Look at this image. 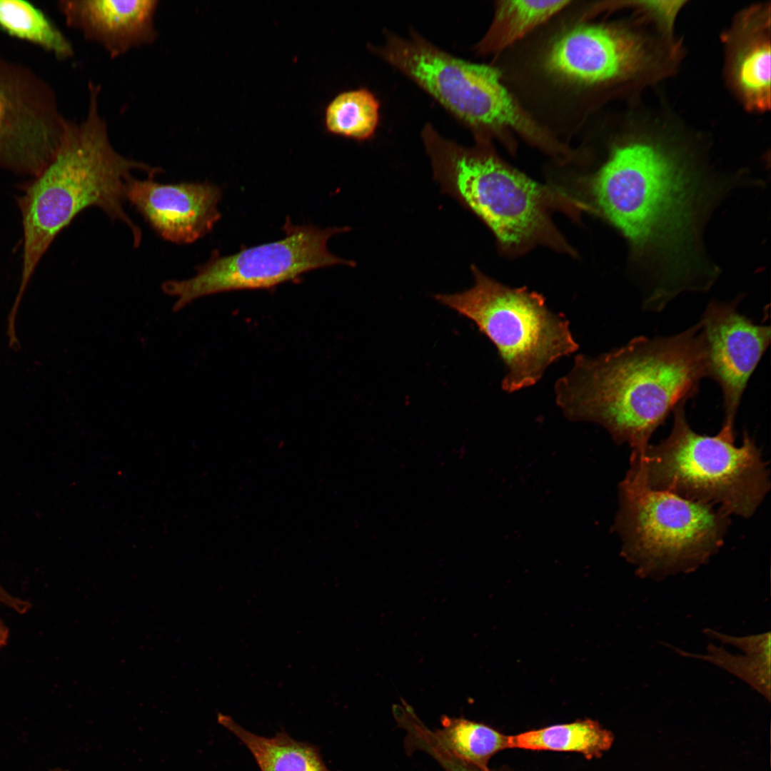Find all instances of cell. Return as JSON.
I'll list each match as a JSON object with an SVG mask.
<instances>
[{
    "mask_svg": "<svg viewBox=\"0 0 771 771\" xmlns=\"http://www.w3.org/2000/svg\"><path fill=\"white\" fill-rule=\"evenodd\" d=\"M742 174L721 176L647 141L615 144L588 178L595 211L627 240L643 284V308L662 311L685 291H707L720 275L707 255L704 229Z\"/></svg>",
    "mask_w": 771,
    "mask_h": 771,
    "instance_id": "6da1fadb",
    "label": "cell"
},
{
    "mask_svg": "<svg viewBox=\"0 0 771 771\" xmlns=\"http://www.w3.org/2000/svg\"><path fill=\"white\" fill-rule=\"evenodd\" d=\"M707 377L700 323L676 335L638 336L596 357L575 356L555 384V401L573 421L598 423L641 455L675 408L697 395Z\"/></svg>",
    "mask_w": 771,
    "mask_h": 771,
    "instance_id": "7a4b0ae2",
    "label": "cell"
},
{
    "mask_svg": "<svg viewBox=\"0 0 771 771\" xmlns=\"http://www.w3.org/2000/svg\"><path fill=\"white\" fill-rule=\"evenodd\" d=\"M100 86L89 84V107L80 124L71 121L67 134L49 164L24 184L16 201L23 231L21 281L14 305L19 307L42 257L59 233L89 207L103 211L130 230L133 245L141 241L140 227L124 204L133 171L154 178L163 171L128 158L113 147L99 111Z\"/></svg>",
    "mask_w": 771,
    "mask_h": 771,
    "instance_id": "3957f363",
    "label": "cell"
},
{
    "mask_svg": "<svg viewBox=\"0 0 771 771\" xmlns=\"http://www.w3.org/2000/svg\"><path fill=\"white\" fill-rule=\"evenodd\" d=\"M421 137L442 192L480 218L503 251L520 254L543 245L575 253L552 215L560 211L577 219L582 211H592L589 205L509 165L490 139L475 138L473 146L465 147L443 137L430 124Z\"/></svg>",
    "mask_w": 771,
    "mask_h": 771,
    "instance_id": "277c9868",
    "label": "cell"
},
{
    "mask_svg": "<svg viewBox=\"0 0 771 771\" xmlns=\"http://www.w3.org/2000/svg\"><path fill=\"white\" fill-rule=\"evenodd\" d=\"M685 403L673 410L669 435L631 455L626 475L649 489L712 505L728 515L750 518L770 488L769 470L754 440L745 433L735 445V430L713 436L690 428Z\"/></svg>",
    "mask_w": 771,
    "mask_h": 771,
    "instance_id": "5b68a950",
    "label": "cell"
},
{
    "mask_svg": "<svg viewBox=\"0 0 771 771\" xmlns=\"http://www.w3.org/2000/svg\"><path fill=\"white\" fill-rule=\"evenodd\" d=\"M371 51L409 77L458 121L474 138L496 139L510 153L516 137L544 153L556 140L503 83L491 65L472 63L436 47L412 31L403 38L388 31Z\"/></svg>",
    "mask_w": 771,
    "mask_h": 771,
    "instance_id": "8992f818",
    "label": "cell"
},
{
    "mask_svg": "<svg viewBox=\"0 0 771 771\" xmlns=\"http://www.w3.org/2000/svg\"><path fill=\"white\" fill-rule=\"evenodd\" d=\"M615 529L621 554L640 578L690 573L724 543L730 515L710 505L653 490L626 476L620 486Z\"/></svg>",
    "mask_w": 771,
    "mask_h": 771,
    "instance_id": "52a82bcc",
    "label": "cell"
},
{
    "mask_svg": "<svg viewBox=\"0 0 771 771\" xmlns=\"http://www.w3.org/2000/svg\"><path fill=\"white\" fill-rule=\"evenodd\" d=\"M471 271L469 289L434 297L474 322L495 346L505 366L503 390L535 384L549 366L578 350L568 320L551 311L541 294L503 285L474 265Z\"/></svg>",
    "mask_w": 771,
    "mask_h": 771,
    "instance_id": "ba28073f",
    "label": "cell"
},
{
    "mask_svg": "<svg viewBox=\"0 0 771 771\" xmlns=\"http://www.w3.org/2000/svg\"><path fill=\"white\" fill-rule=\"evenodd\" d=\"M532 56L537 84L560 102L594 109L597 97L634 76L646 61L638 36L616 23L594 21L585 11L559 26Z\"/></svg>",
    "mask_w": 771,
    "mask_h": 771,
    "instance_id": "9c48e42d",
    "label": "cell"
},
{
    "mask_svg": "<svg viewBox=\"0 0 771 771\" xmlns=\"http://www.w3.org/2000/svg\"><path fill=\"white\" fill-rule=\"evenodd\" d=\"M283 238L242 250L231 256L217 252L197 268L193 277L166 281L162 291L174 297V311L193 301L221 292L270 288L296 279L308 271L334 266H355V262L333 254L327 243L333 236L348 227L321 228L286 222Z\"/></svg>",
    "mask_w": 771,
    "mask_h": 771,
    "instance_id": "30bf717a",
    "label": "cell"
},
{
    "mask_svg": "<svg viewBox=\"0 0 771 771\" xmlns=\"http://www.w3.org/2000/svg\"><path fill=\"white\" fill-rule=\"evenodd\" d=\"M71 121L56 94L22 64L0 57V168L36 176L62 144Z\"/></svg>",
    "mask_w": 771,
    "mask_h": 771,
    "instance_id": "8fae6325",
    "label": "cell"
},
{
    "mask_svg": "<svg viewBox=\"0 0 771 771\" xmlns=\"http://www.w3.org/2000/svg\"><path fill=\"white\" fill-rule=\"evenodd\" d=\"M732 302L711 301L699 321L705 343L707 377L723 398L724 428L735 430V417L748 381L770 342V326L756 324Z\"/></svg>",
    "mask_w": 771,
    "mask_h": 771,
    "instance_id": "7c38bea8",
    "label": "cell"
},
{
    "mask_svg": "<svg viewBox=\"0 0 771 771\" xmlns=\"http://www.w3.org/2000/svg\"><path fill=\"white\" fill-rule=\"evenodd\" d=\"M221 190L208 182L162 183L154 178L128 182L126 200L164 240L188 244L211 231L221 218Z\"/></svg>",
    "mask_w": 771,
    "mask_h": 771,
    "instance_id": "4fadbf2b",
    "label": "cell"
},
{
    "mask_svg": "<svg viewBox=\"0 0 771 771\" xmlns=\"http://www.w3.org/2000/svg\"><path fill=\"white\" fill-rule=\"evenodd\" d=\"M158 4L157 0H61L57 8L69 26L116 58L155 41Z\"/></svg>",
    "mask_w": 771,
    "mask_h": 771,
    "instance_id": "5bb4252c",
    "label": "cell"
},
{
    "mask_svg": "<svg viewBox=\"0 0 771 771\" xmlns=\"http://www.w3.org/2000/svg\"><path fill=\"white\" fill-rule=\"evenodd\" d=\"M747 19L741 26L737 46L730 55L734 85L750 108L765 110L770 104V44L765 19Z\"/></svg>",
    "mask_w": 771,
    "mask_h": 771,
    "instance_id": "9a60e30c",
    "label": "cell"
},
{
    "mask_svg": "<svg viewBox=\"0 0 771 771\" xmlns=\"http://www.w3.org/2000/svg\"><path fill=\"white\" fill-rule=\"evenodd\" d=\"M573 2L566 0L495 1L490 26L474 51L480 56L503 53L546 25Z\"/></svg>",
    "mask_w": 771,
    "mask_h": 771,
    "instance_id": "2e32d148",
    "label": "cell"
},
{
    "mask_svg": "<svg viewBox=\"0 0 771 771\" xmlns=\"http://www.w3.org/2000/svg\"><path fill=\"white\" fill-rule=\"evenodd\" d=\"M217 720L247 747L261 771H331L317 746L297 741L285 731L266 737L248 731L229 715L218 713Z\"/></svg>",
    "mask_w": 771,
    "mask_h": 771,
    "instance_id": "e0dca14e",
    "label": "cell"
},
{
    "mask_svg": "<svg viewBox=\"0 0 771 771\" xmlns=\"http://www.w3.org/2000/svg\"><path fill=\"white\" fill-rule=\"evenodd\" d=\"M614 739L613 732L598 721L585 719L508 735V749L574 752L592 760L610 750Z\"/></svg>",
    "mask_w": 771,
    "mask_h": 771,
    "instance_id": "ac0fdd59",
    "label": "cell"
},
{
    "mask_svg": "<svg viewBox=\"0 0 771 771\" xmlns=\"http://www.w3.org/2000/svg\"><path fill=\"white\" fill-rule=\"evenodd\" d=\"M440 723L435 730L428 727L431 740L450 756L480 770H488L490 759L508 749V735L486 724L447 715Z\"/></svg>",
    "mask_w": 771,
    "mask_h": 771,
    "instance_id": "d6986e66",
    "label": "cell"
},
{
    "mask_svg": "<svg viewBox=\"0 0 771 771\" xmlns=\"http://www.w3.org/2000/svg\"><path fill=\"white\" fill-rule=\"evenodd\" d=\"M0 29L65 59L74 54L69 40L39 7L22 0H0Z\"/></svg>",
    "mask_w": 771,
    "mask_h": 771,
    "instance_id": "ffe728a7",
    "label": "cell"
},
{
    "mask_svg": "<svg viewBox=\"0 0 771 771\" xmlns=\"http://www.w3.org/2000/svg\"><path fill=\"white\" fill-rule=\"evenodd\" d=\"M380 102L366 88L349 90L336 96L325 111V126L328 132L366 141L373 136L380 119Z\"/></svg>",
    "mask_w": 771,
    "mask_h": 771,
    "instance_id": "44dd1931",
    "label": "cell"
},
{
    "mask_svg": "<svg viewBox=\"0 0 771 771\" xmlns=\"http://www.w3.org/2000/svg\"><path fill=\"white\" fill-rule=\"evenodd\" d=\"M666 645L678 655L707 661L727 670L747 682L768 702L770 701V652H743L745 655H733L722 647L710 643L706 654H696L668 644Z\"/></svg>",
    "mask_w": 771,
    "mask_h": 771,
    "instance_id": "7402d4cb",
    "label": "cell"
},
{
    "mask_svg": "<svg viewBox=\"0 0 771 771\" xmlns=\"http://www.w3.org/2000/svg\"><path fill=\"white\" fill-rule=\"evenodd\" d=\"M703 633L710 638L737 647L742 652L752 653L770 652V632L745 637L731 636L710 628L703 630Z\"/></svg>",
    "mask_w": 771,
    "mask_h": 771,
    "instance_id": "603a6c76",
    "label": "cell"
},
{
    "mask_svg": "<svg viewBox=\"0 0 771 771\" xmlns=\"http://www.w3.org/2000/svg\"><path fill=\"white\" fill-rule=\"evenodd\" d=\"M434 760L439 764L444 771H484L470 765L462 762L445 752L438 754ZM487 771H508L503 769L490 770Z\"/></svg>",
    "mask_w": 771,
    "mask_h": 771,
    "instance_id": "cb8c5ba5",
    "label": "cell"
},
{
    "mask_svg": "<svg viewBox=\"0 0 771 771\" xmlns=\"http://www.w3.org/2000/svg\"><path fill=\"white\" fill-rule=\"evenodd\" d=\"M0 603L21 614L26 613L31 607L29 602L13 597L6 593L1 586Z\"/></svg>",
    "mask_w": 771,
    "mask_h": 771,
    "instance_id": "d4e9b609",
    "label": "cell"
},
{
    "mask_svg": "<svg viewBox=\"0 0 771 771\" xmlns=\"http://www.w3.org/2000/svg\"><path fill=\"white\" fill-rule=\"evenodd\" d=\"M9 635L8 628L0 619V650L6 645Z\"/></svg>",
    "mask_w": 771,
    "mask_h": 771,
    "instance_id": "484cf974",
    "label": "cell"
},
{
    "mask_svg": "<svg viewBox=\"0 0 771 771\" xmlns=\"http://www.w3.org/2000/svg\"><path fill=\"white\" fill-rule=\"evenodd\" d=\"M51 771H66V770H62V769H60V768H56V769H54V770H51Z\"/></svg>",
    "mask_w": 771,
    "mask_h": 771,
    "instance_id": "4316f807",
    "label": "cell"
}]
</instances>
